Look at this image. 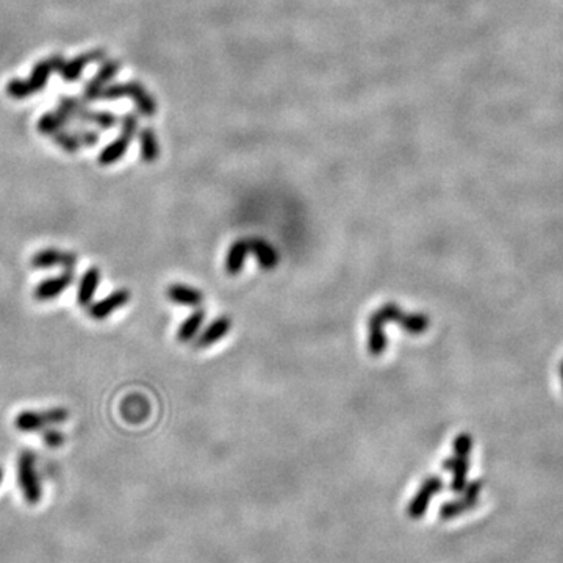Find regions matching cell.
Returning <instances> with one entry per match:
<instances>
[{
	"mask_svg": "<svg viewBox=\"0 0 563 563\" xmlns=\"http://www.w3.org/2000/svg\"><path fill=\"white\" fill-rule=\"evenodd\" d=\"M69 412L63 407H53L47 410H24L14 418V428L24 433H31L43 430L49 425L63 424L68 421Z\"/></svg>",
	"mask_w": 563,
	"mask_h": 563,
	"instance_id": "2",
	"label": "cell"
},
{
	"mask_svg": "<svg viewBox=\"0 0 563 563\" xmlns=\"http://www.w3.org/2000/svg\"><path fill=\"white\" fill-rule=\"evenodd\" d=\"M100 279H102L100 269L95 268V267L88 268L83 272V276H82V279H80L78 288H77V304L80 305V307L88 309L94 302V296L99 288Z\"/></svg>",
	"mask_w": 563,
	"mask_h": 563,
	"instance_id": "9",
	"label": "cell"
},
{
	"mask_svg": "<svg viewBox=\"0 0 563 563\" xmlns=\"http://www.w3.org/2000/svg\"><path fill=\"white\" fill-rule=\"evenodd\" d=\"M63 64H64V60L61 58L60 55H55L49 60L38 63L36 66H35V69H33V72H31L30 80H29V85L31 86V90H33V93L35 91H41L43 88L46 86V83H47V78H49L51 72L60 71Z\"/></svg>",
	"mask_w": 563,
	"mask_h": 563,
	"instance_id": "13",
	"label": "cell"
},
{
	"mask_svg": "<svg viewBox=\"0 0 563 563\" xmlns=\"http://www.w3.org/2000/svg\"><path fill=\"white\" fill-rule=\"evenodd\" d=\"M430 319L424 313H404L399 321V327L402 331L412 335H421L429 329Z\"/></svg>",
	"mask_w": 563,
	"mask_h": 563,
	"instance_id": "19",
	"label": "cell"
},
{
	"mask_svg": "<svg viewBox=\"0 0 563 563\" xmlns=\"http://www.w3.org/2000/svg\"><path fill=\"white\" fill-rule=\"evenodd\" d=\"M6 93L14 99H24L29 98V95L33 93V90H31L29 82H24V80H11L6 86Z\"/></svg>",
	"mask_w": 563,
	"mask_h": 563,
	"instance_id": "24",
	"label": "cell"
},
{
	"mask_svg": "<svg viewBox=\"0 0 563 563\" xmlns=\"http://www.w3.org/2000/svg\"><path fill=\"white\" fill-rule=\"evenodd\" d=\"M132 99L135 102L136 108H138V111L141 113L143 116L150 118V116L155 115L157 103H155L154 98H152V95L146 91V88H144L143 85L138 88V90L135 91V94L132 95Z\"/></svg>",
	"mask_w": 563,
	"mask_h": 563,
	"instance_id": "21",
	"label": "cell"
},
{
	"mask_svg": "<svg viewBox=\"0 0 563 563\" xmlns=\"http://www.w3.org/2000/svg\"><path fill=\"white\" fill-rule=\"evenodd\" d=\"M52 140L58 144L63 150L69 152V154H76V152L80 149V144H82L77 140V136L74 133H68L63 130L53 133Z\"/></svg>",
	"mask_w": 563,
	"mask_h": 563,
	"instance_id": "23",
	"label": "cell"
},
{
	"mask_svg": "<svg viewBox=\"0 0 563 563\" xmlns=\"http://www.w3.org/2000/svg\"><path fill=\"white\" fill-rule=\"evenodd\" d=\"M249 254L247 238L246 239H237L229 249L227 257H225V271L229 276H237L244 268L246 257Z\"/></svg>",
	"mask_w": 563,
	"mask_h": 563,
	"instance_id": "14",
	"label": "cell"
},
{
	"mask_svg": "<svg viewBox=\"0 0 563 563\" xmlns=\"http://www.w3.org/2000/svg\"><path fill=\"white\" fill-rule=\"evenodd\" d=\"M385 321L379 311H374L368 321V351L373 357H381L387 351L388 340L385 335Z\"/></svg>",
	"mask_w": 563,
	"mask_h": 563,
	"instance_id": "8",
	"label": "cell"
},
{
	"mask_svg": "<svg viewBox=\"0 0 563 563\" xmlns=\"http://www.w3.org/2000/svg\"><path fill=\"white\" fill-rule=\"evenodd\" d=\"M18 482L27 504L36 505L43 497L41 480L36 472V458L31 450H22L18 458Z\"/></svg>",
	"mask_w": 563,
	"mask_h": 563,
	"instance_id": "1",
	"label": "cell"
},
{
	"mask_svg": "<svg viewBox=\"0 0 563 563\" xmlns=\"http://www.w3.org/2000/svg\"><path fill=\"white\" fill-rule=\"evenodd\" d=\"M2 482H4V470L0 468V484H2Z\"/></svg>",
	"mask_w": 563,
	"mask_h": 563,
	"instance_id": "33",
	"label": "cell"
},
{
	"mask_svg": "<svg viewBox=\"0 0 563 563\" xmlns=\"http://www.w3.org/2000/svg\"><path fill=\"white\" fill-rule=\"evenodd\" d=\"M31 268L35 269H52V268H63V269H74L77 264V255L69 251H61L56 247H46L33 254L30 260Z\"/></svg>",
	"mask_w": 563,
	"mask_h": 563,
	"instance_id": "5",
	"label": "cell"
},
{
	"mask_svg": "<svg viewBox=\"0 0 563 563\" xmlns=\"http://www.w3.org/2000/svg\"><path fill=\"white\" fill-rule=\"evenodd\" d=\"M476 504H477L476 501L468 500V497L462 495V497H458V500L448 501L445 504H441L438 515H440V518L443 520V521H449V520H454L457 517H460V515H463L465 512L471 510Z\"/></svg>",
	"mask_w": 563,
	"mask_h": 563,
	"instance_id": "20",
	"label": "cell"
},
{
	"mask_svg": "<svg viewBox=\"0 0 563 563\" xmlns=\"http://www.w3.org/2000/svg\"><path fill=\"white\" fill-rule=\"evenodd\" d=\"M119 68H120V66H119V63H118V61H105V63L102 64L100 69H99V72H98V76H95L94 78H95V80H99V82H100L102 85H105V86H107V83L110 82V80L118 74Z\"/></svg>",
	"mask_w": 563,
	"mask_h": 563,
	"instance_id": "26",
	"label": "cell"
},
{
	"mask_svg": "<svg viewBox=\"0 0 563 563\" xmlns=\"http://www.w3.org/2000/svg\"><path fill=\"white\" fill-rule=\"evenodd\" d=\"M74 135L77 136V140L80 143L86 144V146H94V144L98 143V140H99L98 133L91 132V130H77Z\"/></svg>",
	"mask_w": 563,
	"mask_h": 563,
	"instance_id": "31",
	"label": "cell"
},
{
	"mask_svg": "<svg viewBox=\"0 0 563 563\" xmlns=\"http://www.w3.org/2000/svg\"><path fill=\"white\" fill-rule=\"evenodd\" d=\"M205 315L207 313L204 309H197L196 311H192L191 315L180 324L179 331H177V340L180 343H188L191 340H195L197 336V332L200 331V327L204 324Z\"/></svg>",
	"mask_w": 563,
	"mask_h": 563,
	"instance_id": "17",
	"label": "cell"
},
{
	"mask_svg": "<svg viewBox=\"0 0 563 563\" xmlns=\"http://www.w3.org/2000/svg\"><path fill=\"white\" fill-rule=\"evenodd\" d=\"M64 124L61 123L60 116L55 113H47L38 123V130L44 135H53L56 132H60Z\"/></svg>",
	"mask_w": 563,
	"mask_h": 563,
	"instance_id": "22",
	"label": "cell"
},
{
	"mask_svg": "<svg viewBox=\"0 0 563 563\" xmlns=\"http://www.w3.org/2000/svg\"><path fill=\"white\" fill-rule=\"evenodd\" d=\"M471 449H472V437L470 435V433H466V432L458 433L454 440V454L470 457Z\"/></svg>",
	"mask_w": 563,
	"mask_h": 563,
	"instance_id": "25",
	"label": "cell"
},
{
	"mask_svg": "<svg viewBox=\"0 0 563 563\" xmlns=\"http://www.w3.org/2000/svg\"><path fill=\"white\" fill-rule=\"evenodd\" d=\"M559 371H560V379H562V382H563V361L560 363V369H559Z\"/></svg>",
	"mask_w": 563,
	"mask_h": 563,
	"instance_id": "32",
	"label": "cell"
},
{
	"mask_svg": "<svg viewBox=\"0 0 563 563\" xmlns=\"http://www.w3.org/2000/svg\"><path fill=\"white\" fill-rule=\"evenodd\" d=\"M125 95H128V83H120V85H113V86L103 88L100 99L116 100L120 98H125Z\"/></svg>",
	"mask_w": 563,
	"mask_h": 563,
	"instance_id": "27",
	"label": "cell"
},
{
	"mask_svg": "<svg viewBox=\"0 0 563 563\" xmlns=\"http://www.w3.org/2000/svg\"><path fill=\"white\" fill-rule=\"evenodd\" d=\"M105 53L100 52V51H94L91 53H85L82 56H78L77 60H72L71 63H64L60 72H61V77L64 80H68V82H74V80L80 78V74H82L83 68L86 66L88 63H95L102 60Z\"/></svg>",
	"mask_w": 563,
	"mask_h": 563,
	"instance_id": "16",
	"label": "cell"
},
{
	"mask_svg": "<svg viewBox=\"0 0 563 563\" xmlns=\"http://www.w3.org/2000/svg\"><path fill=\"white\" fill-rule=\"evenodd\" d=\"M230 329H232V319L229 316L216 318L213 323L205 327V331L202 334L195 338V348L196 349L210 348V346H213L215 343L222 340V338L230 332Z\"/></svg>",
	"mask_w": 563,
	"mask_h": 563,
	"instance_id": "10",
	"label": "cell"
},
{
	"mask_svg": "<svg viewBox=\"0 0 563 563\" xmlns=\"http://www.w3.org/2000/svg\"><path fill=\"white\" fill-rule=\"evenodd\" d=\"M133 140V136H128L125 133H120L118 136V140L110 143L108 146L100 152L99 155V163L103 166H110L119 162L127 154V149L130 146V143Z\"/></svg>",
	"mask_w": 563,
	"mask_h": 563,
	"instance_id": "15",
	"label": "cell"
},
{
	"mask_svg": "<svg viewBox=\"0 0 563 563\" xmlns=\"http://www.w3.org/2000/svg\"><path fill=\"white\" fill-rule=\"evenodd\" d=\"M93 123L99 124L100 128L103 130H108V128L115 127V124L118 123V118L113 115L110 111H102V113H94L93 116Z\"/></svg>",
	"mask_w": 563,
	"mask_h": 563,
	"instance_id": "28",
	"label": "cell"
},
{
	"mask_svg": "<svg viewBox=\"0 0 563 563\" xmlns=\"http://www.w3.org/2000/svg\"><path fill=\"white\" fill-rule=\"evenodd\" d=\"M74 269H63L60 274L53 277H47L39 282L33 288V297L38 302H49L61 296L66 289L74 284Z\"/></svg>",
	"mask_w": 563,
	"mask_h": 563,
	"instance_id": "4",
	"label": "cell"
},
{
	"mask_svg": "<svg viewBox=\"0 0 563 563\" xmlns=\"http://www.w3.org/2000/svg\"><path fill=\"white\" fill-rule=\"evenodd\" d=\"M128 302H130V291L125 288H119L116 291H113L108 296L103 297V299L93 302L90 307H88L90 309L88 313H90V316L93 319L103 321L111 316L113 313L118 311L119 309L125 307Z\"/></svg>",
	"mask_w": 563,
	"mask_h": 563,
	"instance_id": "6",
	"label": "cell"
},
{
	"mask_svg": "<svg viewBox=\"0 0 563 563\" xmlns=\"http://www.w3.org/2000/svg\"><path fill=\"white\" fill-rule=\"evenodd\" d=\"M247 246H249V254H252L255 257L262 269L271 271L279 264L280 255L277 252V249L271 243H268L267 239H263L260 237L247 238Z\"/></svg>",
	"mask_w": 563,
	"mask_h": 563,
	"instance_id": "7",
	"label": "cell"
},
{
	"mask_svg": "<svg viewBox=\"0 0 563 563\" xmlns=\"http://www.w3.org/2000/svg\"><path fill=\"white\" fill-rule=\"evenodd\" d=\"M138 116L135 113H128L123 119V127H120V133H125L128 136H135L138 133Z\"/></svg>",
	"mask_w": 563,
	"mask_h": 563,
	"instance_id": "29",
	"label": "cell"
},
{
	"mask_svg": "<svg viewBox=\"0 0 563 563\" xmlns=\"http://www.w3.org/2000/svg\"><path fill=\"white\" fill-rule=\"evenodd\" d=\"M138 140L141 148V158L146 163H154L160 155V146L155 132L152 128H143L138 133Z\"/></svg>",
	"mask_w": 563,
	"mask_h": 563,
	"instance_id": "18",
	"label": "cell"
},
{
	"mask_svg": "<svg viewBox=\"0 0 563 563\" xmlns=\"http://www.w3.org/2000/svg\"><path fill=\"white\" fill-rule=\"evenodd\" d=\"M445 487V482L441 477L438 476H429L425 479L420 490H418V493L413 496V500L410 501L408 507H407V517L410 520H421L425 512H428L429 505L432 497L441 493V490Z\"/></svg>",
	"mask_w": 563,
	"mask_h": 563,
	"instance_id": "3",
	"label": "cell"
},
{
	"mask_svg": "<svg viewBox=\"0 0 563 563\" xmlns=\"http://www.w3.org/2000/svg\"><path fill=\"white\" fill-rule=\"evenodd\" d=\"M43 441H44V443H46L47 446H49V448H60V446L64 443V435H63V433H61L60 430H56V429L51 428V429L44 430V433H43Z\"/></svg>",
	"mask_w": 563,
	"mask_h": 563,
	"instance_id": "30",
	"label": "cell"
},
{
	"mask_svg": "<svg viewBox=\"0 0 563 563\" xmlns=\"http://www.w3.org/2000/svg\"><path fill=\"white\" fill-rule=\"evenodd\" d=\"M443 468L454 474L453 482H450V490L454 493H462L465 487L468 485V472H470V457L457 455L446 458L443 462Z\"/></svg>",
	"mask_w": 563,
	"mask_h": 563,
	"instance_id": "11",
	"label": "cell"
},
{
	"mask_svg": "<svg viewBox=\"0 0 563 563\" xmlns=\"http://www.w3.org/2000/svg\"><path fill=\"white\" fill-rule=\"evenodd\" d=\"M167 299L172 304L183 305V307H199L204 302V293L190 285L172 284L166 289Z\"/></svg>",
	"mask_w": 563,
	"mask_h": 563,
	"instance_id": "12",
	"label": "cell"
}]
</instances>
